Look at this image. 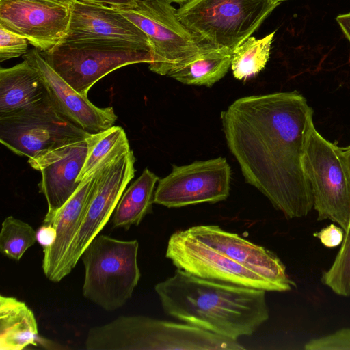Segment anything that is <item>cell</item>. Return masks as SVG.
Here are the masks:
<instances>
[{
  "label": "cell",
  "mask_w": 350,
  "mask_h": 350,
  "mask_svg": "<svg viewBox=\"0 0 350 350\" xmlns=\"http://www.w3.org/2000/svg\"><path fill=\"white\" fill-rule=\"evenodd\" d=\"M227 146L247 183L286 219L306 217L313 208L302 167L313 110L294 91L249 96L221 115Z\"/></svg>",
  "instance_id": "obj_1"
},
{
  "label": "cell",
  "mask_w": 350,
  "mask_h": 350,
  "mask_svg": "<svg viewBox=\"0 0 350 350\" xmlns=\"http://www.w3.org/2000/svg\"><path fill=\"white\" fill-rule=\"evenodd\" d=\"M154 290L166 314L232 340L269 319L266 291L207 280L177 269Z\"/></svg>",
  "instance_id": "obj_2"
},
{
  "label": "cell",
  "mask_w": 350,
  "mask_h": 350,
  "mask_svg": "<svg viewBox=\"0 0 350 350\" xmlns=\"http://www.w3.org/2000/svg\"><path fill=\"white\" fill-rule=\"evenodd\" d=\"M89 350H241L237 340L187 323L148 317L120 316L91 328L85 340Z\"/></svg>",
  "instance_id": "obj_3"
},
{
  "label": "cell",
  "mask_w": 350,
  "mask_h": 350,
  "mask_svg": "<svg viewBox=\"0 0 350 350\" xmlns=\"http://www.w3.org/2000/svg\"><path fill=\"white\" fill-rule=\"evenodd\" d=\"M137 240L97 235L81 258L85 267L83 296L107 311L122 307L141 277Z\"/></svg>",
  "instance_id": "obj_4"
},
{
  "label": "cell",
  "mask_w": 350,
  "mask_h": 350,
  "mask_svg": "<svg viewBox=\"0 0 350 350\" xmlns=\"http://www.w3.org/2000/svg\"><path fill=\"white\" fill-rule=\"evenodd\" d=\"M301 163L311 187L317 220L329 219L347 232L350 228V169L342 147L324 138L312 124Z\"/></svg>",
  "instance_id": "obj_5"
},
{
  "label": "cell",
  "mask_w": 350,
  "mask_h": 350,
  "mask_svg": "<svg viewBox=\"0 0 350 350\" xmlns=\"http://www.w3.org/2000/svg\"><path fill=\"white\" fill-rule=\"evenodd\" d=\"M51 67L77 92L88 97L100 79L121 67L150 64L151 51L113 41H61L51 50L40 52Z\"/></svg>",
  "instance_id": "obj_6"
},
{
  "label": "cell",
  "mask_w": 350,
  "mask_h": 350,
  "mask_svg": "<svg viewBox=\"0 0 350 350\" xmlns=\"http://www.w3.org/2000/svg\"><path fill=\"white\" fill-rule=\"evenodd\" d=\"M278 5L273 0H189L177 15L204 41L233 51Z\"/></svg>",
  "instance_id": "obj_7"
},
{
  "label": "cell",
  "mask_w": 350,
  "mask_h": 350,
  "mask_svg": "<svg viewBox=\"0 0 350 350\" xmlns=\"http://www.w3.org/2000/svg\"><path fill=\"white\" fill-rule=\"evenodd\" d=\"M91 134L65 117L49 94L27 107L0 115L1 143L29 159L86 139Z\"/></svg>",
  "instance_id": "obj_8"
},
{
  "label": "cell",
  "mask_w": 350,
  "mask_h": 350,
  "mask_svg": "<svg viewBox=\"0 0 350 350\" xmlns=\"http://www.w3.org/2000/svg\"><path fill=\"white\" fill-rule=\"evenodd\" d=\"M145 33L152 48L149 69L167 75L195 56L207 43L179 19L177 9L163 0H139L132 8L114 7Z\"/></svg>",
  "instance_id": "obj_9"
},
{
  "label": "cell",
  "mask_w": 350,
  "mask_h": 350,
  "mask_svg": "<svg viewBox=\"0 0 350 350\" xmlns=\"http://www.w3.org/2000/svg\"><path fill=\"white\" fill-rule=\"evenodd\" d=\"M135 158L129 142L120 146L96 170L95 185L85 215L66 256L62 276L75 267L84 250L98 235L135 175Z\"/></svg>",
  "instance_id": "obj_10"
},
{
  "label": "cell",
  "mask_w": 350,
  "mask_h": 350,
  "mask_svg": "<svg viewBox=\"0 0 350 350\" xmlns=\"http://www.w3.org/2000/svg\"><path fill=\"white\" fill-rule=\"evenodd\" d=\"M230 178V167L221 157L174 165L170 174L159 180L154 203L167 208L216 203L229 196Z\"/></svg>",
  "instance_id": "obj_11"
},
{
  "label": "cell",
  "mask_w": 350,
  "mask_h": 350,
  "mask_svg": "<svg viewBox=\"0 0 350 350\" xmlns=\"http://www.w3.org/2000/svg\"><path fill=\"white\" fill-rule=\"evenodd\" d=\"M165 256L177 269L199 278L279 292L273 283L198 241L186 230H178L170 236Z\"/></svg>",
  "instance_id": "obj_12"
},
{
  "label": "cell",
  "mask_w": 350,
  "mask_h": 350,
  "mask_svg": "<svg viewBox=\"0 0 350 350\" xmlns=\"http://www.w3.org/2000/svg\"><path fill=\"white\" fill-rule=\"evenodd\" d=\"M70 8L31 0H0V27L25 38L40 52L64 38Z\"/></svg>",
  "instance_id": "obj_13"
},
{
  "label": "cell",
  "mask_w": 350,
  "mask_h": 350,
  "mask_svg": "<svg viewBox=\"0 0 350 350\" xmlns=\"http://www.w3.org/2000/svg\"><path fill=\"white\" fill-rule=\"evenodd\" d=\"M90 40L124 42L152 52L145 33L114 7L75 0L70 7L68 30L62 41Z\"/></svg>",
  "instance_id": "obj_14"
},
{
  "label": "cell",
  "mask_w": 350,
  "mask_h": 350,
  "mask_svg": "<svg viewBox=\"0 0 350 350\" xmlns=\"http://www.w3.org/2000/svg\"><path fill=\"white\" fill-rule=\"evenodd\" d=\"M88 152L84 139L52 150L40 157L29 159L33 169L41 172L40 191L46 198L48 210L43 224H51L59 210L77 189V182Z\"/></svg>",
  "instance_id": "obj_15"
},
{
  "label": "cell",
  "mask_w": 350,
  "mask_h": 350,
  "mask_svg": "<svg viewBox=\"0 0 350 350\" xmlns=\"http://www.w3.org/2000/svg\"><path fill=\"white\" fill-rule=\"evenodd\" d=\"M186 230L202 243L265 278L278 288L279 292L289 291L296 286L280 258L264 247L215 225L196 226Z\"/></svg>",
  "instance_id": "obj_16"
},
{
  "label": "cell",
  "mask_w": 350,
  "mask_h": 350,
  "mask_svg": "<svg viewBox=\"0 0 350 350\" xmlns=\"http://www.w3.org/2000/svg\"><path fill=\"white\" fill-rule=\"evenodd\" d=\"M23 58L38 70L51 100L70 121L90 133L113 126L118 118L113 108L98 107L77 92L51 67L39 50H29Z\"/></svg>",
  "instance_id": "obj_17"
},
{
  "label": "cell",
  "mask_w": 350,
  "mask_h": 350,
  "mask_svg": "<svg viewBox=\"0 0 350 350\" xmlns=\"http://www.w3.org/2000/svg\"><path fill=\"white\" fill-rule=\"evenodd\" d=\"M96 177V171L80 182L76 191L59 210L51 224L55 228L56 237L51 245L43 248L42 267L51 282H59L64 278V262L85 215Z\"/></svg>",
  "instance_id": "obj_18"
},
{
  "label": "cell",
  "mask_w": 350,
  "mask_h": 350,
  "mask_svg": "<svg viewBox=\"0 0 350 350\" xmlns=\"http://www.w3.org/2000/svg\"><path fill=\"white\" fill-rule=\"evenodd\" d=\"M47 94L40 74L27 60L0 69V115L27 107Z\"/></svg>",
  "instance_id": "obj_19"
},
{
  "label": "cell",
  "mask_w": 350,
  "mask_h": 350,
  "mask_svg": "<svg viewBox=\"0 0 350 350\" xmlns=\"http://www.w3.org/2000/svg\"><path fill=\"white\" fill-rule=\"evenodd\" d=\"M38 325L33 311L15 297L0 296V350L37 346Z\"/></svg>",
  "instance_id": "obj_20"
},
{
  "label": "cell",
  "mask_w": 350,
  "mask_h": 350,
  "mask_svg": "<svg viewBox=\"0 0 350 350\" xmlns=\"http://www.w3.org/2000/svg\"><path fill=\"white\" fill-rule=\"evenodd\" d=\"M232 56V51L206 43L195 56L167 75L184 84L211 87L228 72Z\"/></svg>",
  "instance_id": "obj_21"
},
{
  "label": "cell",
  "mask_w": 350,
  "mask_h": 350,
  "mask_svg": "<svg viewBox=\"0 0 350 350\" xmlns=\"http://www.w3.org/2000/svg\"><path fill=\"white\" fill-rule=\"evenodd\" d=\"M159 180L149 169H144L120 198L113 218L114 227L127 230L131 226L141 223L152 211L154 187Z\"/></svg>",
  "instance_id": "obj_22"
},
{
  "label": "cell",
  "mask_w": 350,
  "mask_h": 350,
  "mask_svg": "<svg viewBox=\"0 0 350 350\" xmlns=\"http://www.w3.org/2000/svg\"><path fill=\"white\" fill-rule=\"evenodd\" d=\"M275 32L257 39L249 37L232 51L230 68L238 80H245L264 69L269 59Z\"/></svg>",
  "instance_id": "obj_23"
},
{
  "label": "cell",
  "mask_w": 350,
  "mask_h": 350,
  "mask_svg": "<svg viewBox=\"0 0 350 350\" xmlns=\"http://www.w3.org/2000/svg\"><path fill=\"white\" fill-rule=\"evenodd\" d=\"M86 140L88 152L77 180L79 183L94 173L120 146L128 142L125 131L119 126H112L100 132L92 133Z\"/></svg>",
  "instance_id": "obj_24"
},
{
  "label": "cell",
  "mask_w": 350,
  "mask_h": 350,
  "mask_svg": "<svg viewBox=\"0 0 350 350\" xmlns=\"http://www.w3.org/2000/svg\"><path fill=\"white\" fill-rule=\"evenodd\" d=\"M36 241V232L29 224L13 216L6 217L2 222L0 252L9 258L19 260Z\"/></svg>",
  "instance_id": "obj_25"
},
{
  "label": "cell",
  "mask_w": 350,
  "mask_h": 350,
  "mask_svg": "<svg viewBox=\"0 0 350 350\" xmlns=\"http://www.w3.org/2000/svg\"><path fill=\"white\" fill-rule=\"evenodd\" d=\"M27 40L0 27V62L23 56L28 52Z\"/></svg>",
  "instance_id": "obj_26"
},
{
  "label": "cell",
  "mask_w": 350,
  "mask_h": 350,
  "mask_svg": "<svg viewBox=\"0 0 350 350\" xmlns=\"http://www.w3.org/2000/svg\"><path fill=\"white\" fill-rule=\"evenodd\" d=\"M306 350H350V329L342 328L317 338H313L304 345Z\"/></svg>",
  "instance_id": "obj_27"
},
{
  "label": "cell",
  "mask_w": 350,
  "mask_h": 350,
  "mask_svg": "<svg viewBox=\"0 0 350 350\" xmlns=\"http://www.w3.org/2000/svg\"><path fill=\"white\" fill-rule=\"evenodd\" d=\"M345 231L336 224H332L316 232L313 236L318 238L321 243L326 247H336L343 242Z\"/></svg>",
  "instance_id": "obj_28"
},
{
  "label": "cell",
  "mask_w": 350,
  "mask_h": 350,
  "mask_svg": "<svg viewBox=\"0 0 350 350\" xmlns=\"http://www.w3.org/2000/svg\"><path fill=\"white\" fill-rule=\"evenodd\" d=\"M37 241L43 248L53 244L56 237V230L52 224H43L36 232Z\"/></svg>",
  "instance_id": "obj_29"
},
{
  "label": "cell",
  "mask_w": 350,
  "mask_h": 350,
  "mask_svg": "<svg viewBox=\"0 0 350 350\" xmlns=\"http://www.w3.org/2000/svg\"><path fill=\"white\" fill-rule=\"evenodd\" d=\"M83 2L99 3L113 7L132 8L137 5L139 0H77Z\"/></svg>",
  "instance_id": "obj_30"
},
{
  "label": "cell",
  "mask_w": 350,
  "mask_h": 350,
  "mask_svg": "<svg viewBox=\"0 0 350 350\" xmlns=\"http://www.w3.org/2000/svg\"><path fill=\"white\" fill-rule=\"evenodd\" d=\"M336 20L350 42V12L337 16Z\"/></svg>",
  "instance_id": "obj_31"
},
{
  "label": "cell",
  "mask_w": 350,
  "mask_h": 350,
  "mask_svg": "<svg viewBox=\"0 0 350 350\" xmlns=\"http://www.w3.org/2000/svg\"><path fill=\"white\" fill-rule=\"evenodd\" d=\"M342 150L350 169V145L347 147H342ZM343 245L347 250L350 251V228L349 231L345 234Z\"/></svg>",
  "instance_id": "obj_32"
},
{
  "label": "cell",
  "mask_w": 350,
  "mask_h": 350,
  "mask_svg": "<svg viewBox=\"0 0 350 350\" xmlns=\"http://www.w3.org/2000/svg\"><path fill=\"white\" fill-rule=\"evenodd\" d=\"M31 1H38L42 2H48L54 4H57L68 8H70L75 0H31Z\"/></svg>",
  "instance_id": "obj_33"
},
{
  "label": "cell",
  "mask_w": 350,
  "mask_h": 350,
  "mask_svg": "<svg viewBox=\"0 0 350 350\" xmlns=\"http://www.w3.org/2000/svg\"><path fill=\"white\" fill-rule=\"evenodd\" d=\"M163 1H165L168 3H178V4H180V5H183L185 3L187 2L189 0H163Z\"/></svg>",
  "instance_id": "obj_34"
},
{
  "label": "cell",
  "mask_w": 350,
  "mask_h": 350,
  "mask_svg": "<svg viewBox=\"0 0 350 350\" xmlns=\"http://www.w3.org/2000/svg\"><path fill=\"white\" fill-rule=\"evenodd\" d=\"M275 3L280 4L281 2L286 1V0H273Z\"/></svg>",
  "instance_id": "obj_35"
}]
</instances>
